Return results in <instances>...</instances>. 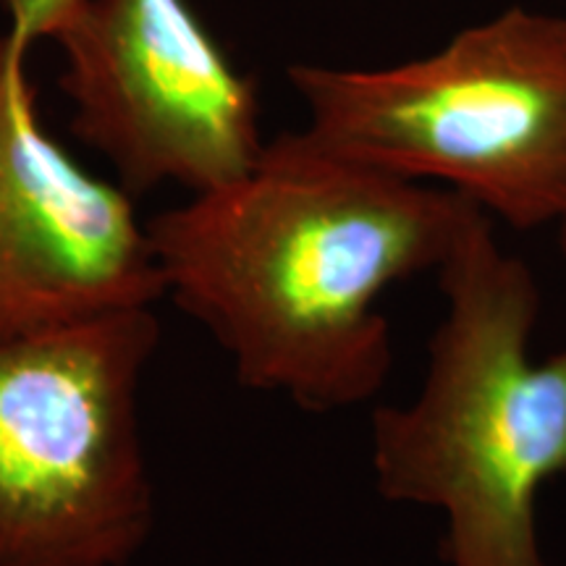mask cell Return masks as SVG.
I'll return each instance as SVG.
<instances>
[{
    "instance_id": "1",
    "label": "cell",
    "mask_w": 566,
    "mask_h": 566,
    "mask_svg": "<svg viewBox=\"0 0 566 566\" xmlns=\"http://www.w3.org/2000/svg\"><path fill=\"white\" fill-rule=\"evenodd\" d=\"M470 200L289 132L250 171L147 223L163 294L229 354L239 384L307 412L373 401L394 367L380 302L438 273Z\"/></svg>"
},
{
    "instance_id": "2",
    "label": "cell",
    "mask_w": 566,
    "mask_h": 566,
    "mask_svg": "<svg viewBox=\"0 0 566 566\" xmlns=\"http://www.w3.org/2000/svg\"><path fill=\"white\" fill-rule=\"evenodd\" d=\"M436 279L446 313L420 391L373 412L375 491L443 514L446 566H548L537 495L566 475V346L533 354L541 289L485 212Z\"/></svg>"
},
{
    "instance_id": "3",
    "label": "cell",
    "mask_w": 566,
    "mask_h": 566,
    "mask_svg": "<svg viewBox=\"0 0 566 566\" xmlns=\"http://www.w3.org/2000/svg\"><path fill=\"white\" fill-rule=\"evenodd\" d=\"M310 137L520 231L566 223V19L522 9L384 69H289Z\"/></svg>"
},
{
    "instance_id": "4",
    "label": "cell",
    "mask_w": 566,
    "mask_h": 566,
    "mask_svg": "<svg viewBox=\"0 0 566 566\" xmlns=\"http://www.w3.org/2000/svg\"><path fill=\"white\" fill-rule=\"evenodd\" d=\"M153 307L0 342V566H129L155 522L139 428Z\"/></svg>"
},
{
    "instance_id": "5",
    "label": "cell",
    "mask_w": 566,
    "mask_h": 566,
    "mask_svg": "<svg viewBox=\"0 0 566 566\" xmlns=\"http://www.w3.org/2000/svg\"><path fill=\"white\" fill-rule=\"evenodd\" d=\"M53 38L71 132L111 160L124 192L166 181L210 192L258 163L254 84L184 0H82Z\"/></svg>"
},
{
    "instance_id": "6",
    "label": "cell",
    "mask_w": 566,
    "mask_h": 566,
    "mask_svg": "<svg viewBox=\"0 0 566 566\" xmlns=\"http://www.w3.org/2000/svg\"><path fill=\"white\" fill-rule=\"evenodd\" d=\"M27 48L0 34V342L166 296L129 192L84 171L38 118Z\"/></svg>"
},
{
    "instance_id": "7",
    "label": "cell",
    "mask_w": 566,
    "mask_h": 566,
    "mask_svg": "<svg viewBox=\"0 0 566 566\" xmlns=\"http://www.w3.org/2000/svg\"><path fill=\"white\" fill-rule=\"evenodd\" d=\"M80 3L82 0H6L11 17L9 32L27 45L34 38H53L61 21Z\"/></svg>"
},
{
    "instance_id": "8",
    "label": "cell",
    "mask_w": 566,
    "mask_h": 566,
    "mask_svg": "<svg viewBox=\"0 0 566 566\" xmlns=\"http://www.w3.org/2000/svg\"><path fill=\"white\" fill-rule=\"evenodd\" d=\"M556 233H558V252H562V258L566 263V223L562 226V229H556Z\"/></svg>"
}]
</instances>
